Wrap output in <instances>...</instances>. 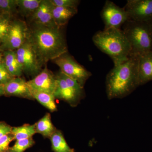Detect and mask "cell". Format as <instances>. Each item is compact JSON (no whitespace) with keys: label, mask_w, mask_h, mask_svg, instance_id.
<instances>
[{"label":"cell","mask_w":152,"mask_h":152,"mask_svg":"<svg viewBox=\"0 0 152 152\" xmlns=\"http://www.w3.org/2000/svg\"><path fill=\"white\" fill-rule=\"evenodd\" d=\"M43 65L68 53V47L61 27L34 24L28 26L27 38Z\"/></svg>","instance_id":"cell-1"},{"label":"cell","mask_w":152,"mask_h":152,"mask_svg":"<svg viewBox=\"0 0 152 152\" xmlns=\"http://www.w3.org/2000/svg\"><path fill=\"white\" fill-rule=\"evenodd\" d=\"M139 57L131 56L127 61L114 66L108 73L106 88L109 99L124 98L139 86Z\"/></svg>","instance_id":"cell-2"},{"label":"cell","mask_w":152,"mask_h":152,"mask_svg":"<svg viewBox=\"0 0 152 152\" xmlns=\"http://www.w3.org/2000/svg\"><path fill=\"white\" fill-rule=\"evenodd\" d=\"M92 40L98 48L110 57L114 66L127 61L132 56L130 45L122 29L99 31Z\"/></svg>","instance_id":"cell-3"},{"label":"cell","mask_w":152,"mask_h":152,"mask_svg":"<svg viewBox=\"0 0 152 152\" xmlns=\"http://www.w3.org/2000/svg\"><path fill=\"white\" fill-rule=\"evenodd\" d=\"M122 27L132 56H140L152 51V31L148 22L129 20Z\"/></svg>","instance_id":"cell-4"},{"label":"cell","mask_w":152,"mask_h":152,"mask_svg":"<svg viewBox=\"0 0 152 152\" xmlns=\"http://www.w3.org/2000/svg\"><path fill=\"white\" fill-rule=\"evenodd\" d=\"M54 61L62 72L75 80L82 87L84 86L87 80L92 76L91 72L80 64L67 53L56 59Z\"/></svg>","instance_id":"cell-5"},{"label":"cell","mask_w":152,"mask_h":152,"mask_svg":"<svg viewBox=\"0 0 152 152\" xmlns=\"http://www.w3.org/2000/svg\"><path fill=\"white\" fill-rule=\"evenodd\" d=\"M15 52L23 72L35 77L42 71V64L27 39Z\"/></svg>","instance_id":"cell-6"},{"label":"cell","mask_w":152,"mask_h":152,"mask_svg":"<svg viewBox=\"0 0 152 152\" xmlns=\"http://www.w3.org/2000/svg\"><path fill=\"white\" fill-rule=\"evenodd\" d=\"M101 16L104 24V30L121 29L129 20V16L124 8H121L111 1H106Z\"/></svg>","instance_id":"cell-7"},{"label":"cell","mask_w":152,"mask_h":152,"mask_svg":"<svg viewBox=\"0 0 152 152\" xmlns=\"http://www.w3.org/2000/svg\"><path fill=\"white\" fill-rule=\"evenodd\" d=\"M28 26L21 20L12 21L8 33L2 43L1 49L6 50H18L27 40Z\"/></svg>","instance_id":"cell-8"},{"label":"cell","mask_w":152,"mask_h":152,"mask_svg":"<svg viewBox=\"0 0 152 152\" xmlns=\"http://www.w3.org/2000/svg\"><path fill=\"white\" fill-rule=\"evenodd\" d=\"M124 8L130 20L148 22L152 18V0H128Z\"/></svg>","instance_id":"cell-9"},{"label":"cell","mask_w":152,"mask_h":152,"mask_svg":"<svg viewBox=\"0 0 152 152\" xmlns=\"http://www.w3.org/2000/svg\"><path fill=\"white\" fill-rule=\"evenodd\" d=\"M31 92H40L54 94L57 85L56 77L47 67L32 80L27 82Z\"/></svg>","instance_id":"cell-10"},{"label":"cell","mask_w":152,"mask_h":152,"mask_svg":"<svg viewBox=\"0 0 152 152\" xmlns=\"http://www.w3.org/2000/svg\"><path fill=\"white\" fill-rule=\"evenodd\" d=\"M53 7L50 0H42L35 12L29 18L31 24L50 27H58L53 18Z\"/></svg>","instance_id":"cell-11"},{"label":"cell","mask_w":152,"mask_h":152,"mask_svg":"<svg viewBox=\"0 0 152 152\" xmlns=\"http://www.w3.org/2000/svg\"><path fill=\"white\" fill-rule=\"evenodd\" d=\"M57 85L55 91V98L61 99L69 103L71 106H77L82 99L68 85L61 72L56 76Z\"/></svg>","instance_id":"cell-12"},{"label":"cell","mask_w":152,"mask_h":152,"mask_svg":"<svg viewBox=\"0 0 152 152\" xmlns=\"http://www.w3.org/2000/svg\"><path fill=\"white\" fill-rule=\"evenodd\" d=\"M5 95L34 99L31 91L24 79L16 77L4 85Z\"/></svg>","instance_id":"cell-13"},{"label":"cell","mask_w":152,"mask_h":152,"mask_svg":"<svg viewBox=\"0 0 152 152\" xmlns=\"http://www.w3.org/2000/svg\"><path fill=\"white\" fill-rule=\"evenodd\" d=\"M152 80V51L139 56V86Z\"/></svg>","instance_id":"cell-14"},{"label":"cell","mask_w":152,"mask_h":152,"mask_svg":"<svg viewBox=\"0 0 152 152\" xmlns=\"http://www.w3.org/2000/svg\"><path fill=\"white\" fill-rule=\"evenodd\" d=\"M3 63L11 75L20 77L23 72L17 59L15 51L6 50L4 52Z\"/></svg>","instance_id":"cell-15"},{"label":"cell","mask_w":152,"mask_h":152,"mask_svg":"<svg viewBox=\"0 0 152 152\" xmlns=\"http://www.w3.org/2000/svg\"><path fill=\"white\" fill-rule=\"evenodd\" d=\"M77 12V9L53 6V15L55 24L59 27L65 26Z\"/></svg>","instance_id":"cell-16"},{"label":"cell","mask_w":152,"mask_h":152,"mask_svg":"<svg viewBox=\"0 0 152 152\" xmlns=\"http://www.w3.org/2000/svg\"><path fill=\"white\" fill-rule=\"evenodd\" d=\"M36 133L41 134L44 137H50L56 130L52 122L50 114L47 113L42 118L35 124Z\"/></svg>","instance_id":"cell-17"},{"label":"cell","mask_w":152,"mask_h":152,"mask_svg":"<svg viewBox=\"0 0 152 152\" xmlns=\"http://www.w3.org/2000/svg\"><path fill=\"white\" fill-rule=\"evenodd\" d=\"M52 148L55 152H74L73 149L68 145L63 134L60 131L56 130L50 137Z\"/></svg>","instance_id":"cell-18"},{"label":"cell","mask_w":152,"mask_h":152,"mask_svg":"<svg viewBox=\"0 0 152 152\" xmlns=\"http://www.w3.org/2000/svg\"><path fill=\"white\" fill-rule=\"evenodd\" d=\"M42 0H17L18 10L23 16L30 18L39 6Z\"/></svg>","instance_id":"cell-19"},{"label":"cell","mask_w":152,"mask_h":152,"mask_svg":"<svg viewBox=\"0 0 152 152\" xmlns=\"http://www.w3.org/2000/svg\"><path fill=\"white\" fill-rule=\"evenodd\" d=\"M34 99H36L41 104L51 112L57 111L54 95L49 93L40 92H31Z\"/></svg>","instance_id":"cell-20"},{"label":"cell","mask_w":152,"mask_h":152,"mask_svg":"<svg viewBox=\"0 0 152 152\" xmlns=\"http://www.w3.org/2000/svg\"><path fill=\"white\" fill-rule=\"evenodd\" d=\"M36 133L35 124H25L21 126L12 127L11 134L17 141L32 138Z\"/></svg>","instance_id":"cell-21"},{"label":"cell","mask_w":152,"mask_h":152,"mask_svg":"<svg viewBox=\"0 0 152 152\" xmlns=\"http://www.w3.org/2000/svg\"><path fill=\"white\" fill-rule=\"evenodd\" d=\"M11 15L1 13L0 16V44L4 40L10 27L12 21Z\"/></svg>","instance_id":"cell-22"},{"label":"cell","mask_w":152,"mask_h":152,"mask_svg":"<svg viewBox=\"0 0 152 152\" xmlns=\"http://www.w3.org/2000/svg\"><path fill=\"white\" fill-rule=\"evenodd\" d=\"M35 143L32 138L17 140L12 147L10 148V152H23Z\"/></svg>","instance_id":"cell-23"},{"label":"cell","mask_w":152,"mask_h":152,"mask_svg":"<svg viewBox=\"0 0 152 152\" xmlns=\"http://www.w3.org/2000/svg\"><path fill=\"white\" fill-rule=\"evenodd\" d=\"M17 10V0H0V11L1 13L12 15Z\"/></svg>","instance_id":"cell-24"},{"label":"cell","mask_w":152,"mask_h":152,"mask_svg":"<svg viewBox=\"0 0 152 152\" xmlns=\"http://www.w3.org/2000/svg\"><path fill=\"white\" fill-rule=\"evenodd\" d=\"M52 4L55 7H64L77 9L80 3L78 0H50Z\"/></svg>","instance_id":"cell-25"},{"label":"cell","mask_w":152,"mask_h":152,"mask_svg":"<svg viewBox=\"0 0 152 152\" xmlns=\"http://www.w3.org/2000/svg\"><path fill=\"white\" fill-rule=\"evenodd\" d=\"M15 140L12 134L3 136L0 138V152H5L8 151L9 145L11 142Z\"/></svg>","instance_id":"cell-26"},{"label":"cell","mask_w":152,"mask_h":152,"mask_svg":"<svg viewBox=\"0 0 152 152\" xmlns=\"http://www.w3.org/2000/svg\"><path fill=\"white\" fill-rule=\"evenodd\" d=\"M14 77L7 69L4 63L0 65V84L5 85Z\"/></svg>","instance_id":"cell-27"},{"label":"cell","mask_w":152,"mask_h":152,"mask_svg":"<svg viewBox=\"0 0 152 152\" xmlns=\"http://www.w3.org/2000/svg\"><path fill=\"white\" fill-rule=\"evenodd\" d=\"M12 127L4 122H0V138L12 133Z\"/></svg>","instance_id":"cell-28"},{"label":"cell","mask_w":152,"mask_h":152,"mask_svg":"<svg viewBox=\"0 0 152 152\" xmlns=\"http://www.w3.org/2000/svg\"><path fill=\"white\" fill-rule=\"evenodd\" d=\"M5 95L4 85L0 84V96Z\"/></svg>","instance_id":"cell-29"},{"label":"cell","mask_w":152,"mask_h":152,"mask_svg":"<svg viewBox=\"0 0 152 152\" xmlns=\"http://www.w3.org/2000/svg\"><path fill=\"white\" fill-rule=\"evenodd\" d=\"M148 23L150 27H151V29L152 31V18L148 22Z\"/></svg>","instance_id":"cell-30"},{"label":"cell","mask_w":152,"mask_h":152,"mask_svg":"<svg viewBox=\"0 0 152 152\" xmlns=\"http://www.w3.org/2000/svg\"><path fill=\"white\" fill-rule=\"evenodd\" d=\"M3 61V56L1 54V53H0V64H1L2 62Z\"/></svg>","instance_id":"cell-31"},{"label":"cell","mask_w":152,"mask_h":152,"mask_svg":"<svg viewBox=\"0 0 152 152\" xmlns=\"http://www.w3.org/2000/svg\"><path fill=\"white\" fill-rule=\"evenodd\" d=\"M1 11H0V16H1Z\"/></svg>","instance_id":"cell-32"},{"label":"cell","mask_w":152,"mask_h":152,"mask_svg":"<svg viewBox=\"0 0 152 152\" xmlns=\"http://www.w3.org/2000/svg\"><path fill=\"white\" fill-rule=\"evenodd\" d=\"M5 152H9V151H7Z\"/></svg>","instance_id":"cell-33"}]
</instances>
